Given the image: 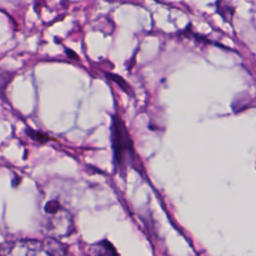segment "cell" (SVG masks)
I'll return each mask as SVG.
<instances>
[{
	"label": "cell",
	"mask_w": 256,
	"mask_h": 256,
	"mask_svg": "<svg viewBox=\"0 0 256 256\" xmlns=\"http://www.w3.org/2000/svg\"><path fill=\"white\" fill-rule=\"evenodd\" d=\"M44 230L49 237L62 238L73 231V218L57 200H49L44 206Z\"/></svg>",
	"instance_id": "1"
},
{
	"label": "cell",
	"mask_w": 256,
	"mask_h": 256,
	"mask_svg": "<svg viewBox=\"0 0 256 256\" xmlns=\"http://www.w3.org/2000/svg\"><path fill=\"white\" fill-rule=\"evenodd\" d=\"M111 143L115 165L119 168V171L124 172L134 158L133 146L123 121L117 115L112 118Z\"/></svg>",
	"instance_id": "2"
},
{
	"label": "cell",
	"mask_w": 256,
	"mask_h": 256,
	"mask_svg": "<svg viewBox=\"0 0 256 256\" xmlns=\"http://www.w3.org/2000/svg\"><path fill=\"white\" fill-rule=\"evenodd\" d=\"M43 242L35 239H17L2 245V256H38Z\"/></svg>",
	"instance_id": "3"
},
{
	"label": "cell",
	"mask_w": 256,
	"mask_h": 256,
	"mask_svg": "<svg viewBox=\"0 0 256 256\" xmlns=\"http://www.w3.org/2000/svg\"><path fill=\"white\" fill-rule=\"evenodd\" d=\"M87 256H118V253L108 240H101L88 247Z\"/></svg>",
	"instance_id": "4"
},
{
	"label": "cell",
	"mask_w": 256,
	"mask_h": 256,
	"mask_svg": "<svg viewBox=\"0 0 256 256\" xmlns=\"http://www.w3.org/2000/svg\"><path fill=\"white\" fill-rule=\"evenodd\" d=\"M43 251L47 256H67V248L57 238L47 237L43 241Z\"/></svg>",
	"instance_id": "5"
},
{
	"label": "cell",
	"mask_w": 256,
	"mask_h": 256,
	"mask_svg": "<svg viewBox=\"0 0 256 256\" xmlns=\"http://www.w3.org/2000/svg\"><path fill=\"white\" fill-rule=\"evenodd\" d=\"M216 10L220 14V16L230 24L232 23L233 15H234V7L224 0H217L216 2Z\"/></svg>",
	"instance_id": "6"
},
{
	"label": "cell",
	"mask_w": 256,
	"mask_h": 256,
	"mask_svg": "<svg viewBox=\"0 0 256 256\" xmlns=\"http://www.w3.org/2000/svg\"><path fill=\"white\" fill-rule=\"evenodd\" d=\"M106 75H107L108 78H110L111 80H113L114 82H116L119 86H121V88H122L123 90H125L126 92H128L129 86H128V84L124 81V79H123L122 77H120V76H118V75H115V74H113V73H109V74H106Z\"/></svg>",
	"instance_id": "7"
}]
</instances>
